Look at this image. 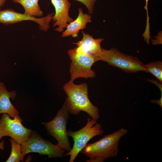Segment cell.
Returning <instances> with one entry per match:
<instances>
[{
    "label": "cell",
    "mask_w": 162,
    "mask_h": 162,
    "mask_svg": "<svg viewBox=\"0 0 162 162\" xmlns=\"http://www.w3.org/2000/svg\"><path fill=\"white\" fill-rule=\"evenodd\" d=\"M70 80L63 86L67 96L65 101L69 113L78 115L81 111L87 113L93 119L99 118V110L90 101L88 97V86L86 83L76 85Z\"/></svg>",
    "instance_id": "obj_1"
},
{
    "label": "cell",
    "mask_w": 162,
    "mask_h": 162,
    "mask_svg": "<svg viewBox=\"0 0 162 162\" xmlns=\"http://www.w3.org/2000/svg\"><path fill=\"white\" fill-rule=\"evenodd\" d=\"M128 132L127 129L121 128L94 143L87 144L81 153L90 158L87 162H103L106 159L115 157L119 151L121 139Z\"/></svg>",
    "instance_id": "obj_2"
},
{
    "label": "cell",
    "mask_w": 162,
    "mask_h": 162,
    "mask_svg": "<svg viewBox=\"0 0 162 162\" xmlns=\"http://www.w3.org/2000/svg\"><path fill=\"white\" fill-rule=\"evenodd\" d=\"M100 60L128 73L142 71L147 72L144 64L138 57L124 53L115 47L107 50L101 47Z\"/></svg>",
    "instance_id": "obj_3"
},
{
    "label": "cell",
    "mask_w": 162,
    "mask_h": 162,
    "mask_svg": "<svg viewBox=\"0 0 162 162\" xmlns=\"http://www.w3.org/2000/svg\"><path fill=\"white\" fill-rule=\"evenodd\" d=\"M103 133L101 125L90 118H87L86 124L80 130L68 131V136L73 138L74 142L71 150L65 154L66 156H70L69 162L74 161L89 140L95 136L102 135Z\"/></svg>",
    "instance_id": "obj_4"
},
{
    "label": "cell",
    "mask_w": 162,
    "mask_h": 162,
    "mask_svg": "<svg viewBox=\"0 0 162 162\" xmlns=\"http://www.w3.org/2000/svg\"><path fill=\"white\" fill-rule=\"evenodd\" d=\"M70 118L69 113L64 102L54 118L44 124L48 133L57 141V145L68 152L72 149L66 128Z\"/></svg>",
    "instance_id": "obj_5"
},
{
    "label": "cell",
    "mask_w": 162,
    "mask_h": 162,
    "mask_svg": "<svg viewBox=\"0 0 162 162\" xmlns=\"http://www.w3.org/2000/svg\"><path fill=\"white\" fill-rule=\"evenodd\" d=\"M68 53L71 61L69 70L71 80L74 81L80 77L87 79L95 76L96 73L91 68L95 62L100 60L99 57L83 54L78 52L76 48L69 50Z\"/></svg>",
    "instance_id": "obj_6"
},
{
    "label": "cell",
    "mask_w": 162,
    "mask_h": 162,
    "mask_svg": "<svg viewBox=\"0 0 162 162\" xmlns=\"http://www.w3.org/2000/svg\"><path fill=\"white\" fill-rule=\"evenodd\" d=\"M21 151L24 157L26 154L36 152L46 155L49 158H62L65 150L35 133H32L28 139L21 145Z\"/></svg>",
    "instance_id": "obj_7"
},
{
    "label": "cell",
    "mask_w": 162,
    "mask_h": 162,
    "mask_svg": "<svg viewBox=\"0 0 162 162\" xmlns=\"http://www.w3.org/2000/svg\"><path fill=\"white\" fill-rule=\"evenodd\" d=\"M22 121L19 116L12 119L7 114L2 113L0 118V140L9 136L20 145L28 140L32 131L23 126Z\"/></svg>",
    "instance_id": "obj_8"
},
{
    "label": "cell",
    "mask_w": 162,
    "mask_h": 162,
    "mask_svg": "<svg viewBox=\"0 0 162 162\" xmlns=\"http://www.w3.org/2000/svg\"><path fill=\"white\" fill-rule=\"evenodd\" d=\"M54 14L48 13L45 16L38 18L7 9L0 10V23L7 25L25 21H32L38 24L40 30L46 32L50 28V22Z\"/></svg>",
    "instance_id": "obj_9"
},
{
    "label": "cell",
    "mask_w": 162,
    "mask_h": 162,
    "mask_svg": "<svg viewBox=\"0 0 162 162\" xmlns=\"http://www.w3.org/2000/svg\"><path fill=\"white\" fill-rule=\"evenodd\" d=\"M51 2L55 11L52 19L53 27L57 26L55 30L62 32L66 28L68 24L73 20L69 15L71 3L68 0H51Z\"/></svg>",
    "instance_id": "obj_10"
},
{
    "label": "cell",
    "mask_w": 162,
    "mask_h": 162,
    "mask_svg": "<svg viewBox=\"0 0 162 162\" xmlns=\"http://www.w3.org/2000/svg\"><path fill=\"white\" fill-rule=\"evenodd\" d=\"M82 38L77 42L74 43L77 45V50L83 54H92L99 57L101 54L100 44L104 39L102 38H94L89 34L85 33L82 30Z\"/></svg>",
    "instance_id": "obj_11"
},
{
    "label": "cell",
    "mask_w": 162,
    "mask_h": 162,
    "mask_svg": "<svg viewBox=\"0 0 162 162\" xmlns=\"http://www.w3.org/2000/svg\"><path fill=\"white\" fill-rule=\"evenodd\" d=\"M16 96L15 91L8 92L4 83L0 82V114L7 113L13 118L19 116L18 112L10 100V98L14 100Z\"/></svg>",
    "instance_id": "obj_12"
},
{
    "label": "cell",
    "mask_w": 162,
    "mask_h": 162,
    "mask_svg": "<svg viewBox=\"0 0 162 162\" xmlns=\"http://www.w3.org/2000/svg\"><path fill=\"white\" fill-rule=\"evenodd\" d=\"M78 10L77 17L68 24L66 29L62 33V37L70 36L74 38L77 37L80 31L86 28L87 23L91 22L92 16L90 14L84 13L81 8H78Z\"/></svg>",
    "instance_id": "obj_13"
},
{
    "label": "cell",
    "mask_w": 162,
    "mask_h": 162,
    "mask_svg": "<svg viewBox=\"0 0 162 162\" xmlns=\"http://www.w3.org/2000/svg\"><path fill=\"white\" fill-rule=\"evenodd\" d=\"M13 2L21 4L24 10V13L31 16L41 17L43 15L38 4L39 0H13Z\"/></svg>",
    "instance_id": "obj_14"
},
{
    "label": "cell",
    "mask_w": 162,
    "mask_h": 162,
    "mask_svg": "<svg viewBox=\"0 0 162 162\" xmlns=\"http://www.w3.org/2000/svg\"><path fill=\"white\" fill-rule=\"evenodd\" d=\"M11 146V153L6 162H19L23 161L24 156L21 151V145L17 143L12 138L10 140Z\"/></svg>",
    "instance_id": "obj_15"
},
{
    "label": "cell",
    "mask_w": 162,
    "mask_h": 162,
    "mask_svg": "<svg viewBox=\"0 0 162 162\" xmlns=\"http://www.w3.org/2000/svg\"><path fill=\"white\" fill-rule=\"evenodd\" d=\"M147 72H149L155 76L162 83V62L161 61L151 62L144 64Z\"/></svg>",
    "instance_id": "obj_16"
},
{
    "label": "cell",
    "mask_w": 162,
    "mask_h": 162,
    "mask_svg": "<svg viewBox=\"0 0 162 162\" xmlns=\"http://www.w3.org/2000/svg\"><path fill=\"white\" fill-rule=\"evenodd\" d=\"M83 4L87 8L89 14L93 13L95 3L98 0H75Z\"/></svg>",
    "instance_id": "obj_17"
},
{
    "label": "cell",
    "mask_w": 162,
    "mask_h": 162,
    "mask_svg": "<svg viewBox=\"0 0 162 162\" xmlns=\"http://www.w3.org/2000/svg\"><path fill=\"white\" fill-rule=\"evenodd\" d=\"M157 36L156 37L155 39L152 40V44L153 45L162 44V32L160 31L158 33Z\"/></svg>",
    "instance_id": "obj_18"
},
{
    "label": "cell",
    "mask_w": 162,
    "mask_h": 162,
    "mask_svg": "<svg viewBox=\"0 0 162 162\" xmlns=\"http://www.w3.org/2000/svg\"><path fill=\"white\" fill-rule=\"evenodd\" d=\"M146 2V4L145 6L144 7V8L146 10V24H149V17L148 16V1L149 0H144Z\"/></svg>",
    "instance_id": "obj_19"
},
{
    "label": "cell",
    "mask_w": 162,
    "mask_h": 162,
    "mask_svg": "<svg viewBox=\"0 0 162 162\" xmlns=\"http://www.w3.org/2000/svg\"><path fill=\"white\" fill-rule=\"evenodd\" d=\"M150 102L152 103H155L159 105L160 107L162 108V95H161L160 98L159 100H152Z\"/></svg>",
    "instance_id": "obj_20"
},
{
    "label": "cell",
    "mask_w": 162,
    "mask_h": 162,
    "mask_svg": "<svg viewBox=\"0 0 162 162\" xmlns=\"http://www.w3.org/2000/svg\"><path fill=\"white\" fill-rule=\"evenodd\" d=\"M4 144L5 143L4 140H2L0 142V149L2 150L4 149Z\"/></svg>",
    "instance_id": "obj_21"
},
{
    "label": "cell",
    "mask_w": 162,
    "mask_h": 162,
    "mask_svg": "<svg viewBox=\"0 0 162 162\" xmlns=\"http://www.w3.org/2000/svg\"><path fill=\"white\" fill-rule=\"evenodd\" d=\"M7 0H0V8L5 4Z\"/></svg>",
    "instance_id": "obj_22"
},
{
    "label": "cell",
    "mask_w": 162,
    "mask_h": 162,
    "mask_svg": "<svg viewBox=\"0 0 162 162\" xmlns=\"http://www.w3.org/2000/svg\"><path fill=\"white\" fill-rule=\"evenodd\" d=\"M1 52H0V54Z\"/></svg>",
    "instance_id": "obj_23"
},
{
    "label": "cell",
    "mask_w": 162,
    "mask_h": 162,
    "mask_svg": "<svg viewBox=\"0 0 162 162\" xmlns=\"http://www.w3.org/2000/svg\"></svg>",
    "instance_id": "obj_24"
}]
</instances>
